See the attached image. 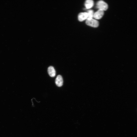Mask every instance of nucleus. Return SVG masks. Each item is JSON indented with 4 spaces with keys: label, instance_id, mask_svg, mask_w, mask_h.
<instances>
[{
    "label": "nucleus",
    "instance_id": "nucleus-1",
    "mask_svg": "<svg viewBox=\"0 0 137 137\" xmlns=\"http://www.w3.org/2000/svg\"><path fill=\"white\" fill-rule=\"evenodd\" d=\"M96 7L99 10L105 11L108 9V5L104 1H100L97 2L96 4Z\"/></svg>",
    "mask_w": 137,
    "mask_h": 137
},
{
    "label": "nucleus",
    "instance_id": "nucleus-2",
    "mask_svg": "<svg viewBox=\"0 0 137 137\" xmlns=\"http://www.w3.org/2000/svg\"><path fill=\"white\" fill-rule=\"evenodd\" d=\"M86 23L87 25L94 27H98L99 24L97 20L93 19L90 20H87Z\"/></svg>",
    "mask_w": 137,
    "mask_h": 137
},
{
    "label": "nucleus",
    "instance_id": "nucleus-3",
    "mask_svg": "<svg viewBox=\"0 0 137 137\" xmlns=\"http://www.w3.org/2000/svg\"><path fill=\"white\" fill-rule=\"evenodd\" d=\"M104 13V11L99 10L94 13L93 17L95 19H99L103 16Z\"/></svg>",
    "mask_w": 137,
    "mask_h": 137
},
{
    "label": "nucleus",
    "instance_id": "nucleus-4",
    "mask_svg": "<svg viewBox=\"0 0 137 137\" xmlns=\"http://www.w3.org/2000/svg\"><path fill=\"white\" fill-rule=\"evenodd\" d=\"M63 82L62 77L60 75H58L55 81V83L56 85L58 87H61L62 85Z\"/></svg>",
    "mask_w": 137,
    "mask_h": 137
},
{
    "label": "nucleus",
    "instance_id": "nucleus-5",
    "mask_svg": "<svg viewBox=\"0 0 137 137\" xmlns=\"http://www.w3.org/2000/svg\"><path fill=\"white\" fill-rule=\"evenodd\" d=\"M87 17L88 14L87 13H81L79 15L78 19L79 21L82 22L87 19Z\"/></svg>",
    "mask_w": 137,
    "mask_h": 137
},
{
    "label": "nucleus",
    "instance_id": "nucleus-6",
    "mask_svg": "<svg viewBox=\"0 0 137 137\" xmlns=\"http://www.w3.org/2000/svg\"><path fill=\"white\" fill-rule=\"evenodd\" d=\"M48 72L49 76L52 77H54L56 75V72L53 67L50 66L48 68Z\"/></svg>",
    "mask_w": 137,
    "mask_h": 137
},
{
    "label": "nucleus",
    "instance_id": "nucleus-7",
    "mask_svg": "<svg viewBox=\"0 0 137 137\" xmlns=\"http://www.w3.org/2000/svg\"><path fill=\"white\" fill-rule=\"evenodd\" d=\"M94 2L92 0H87L85 3V6L87 9L91 8L93 6Z\"/></svg>",
    "mask_w": 137,
    "mask_h": 137
},
{
    "label": "nucleus",
    "instance_id": "nucleus-8",
    "mask_svg": "<svg viewBox=\"0 0 137 137\" xmlns=\"http://www.w3.org/2000/svg\"><path fill=\"white\" fill-rule=\"evenodd\" d=\"M88 17L87 20H90L93 19L94 14L93 11L92 10H90L87 12Z\"/></svg>",
    "mask_w": 137,
    "mask_h": 137
}]
</instances>
